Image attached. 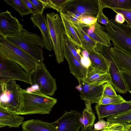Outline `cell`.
I'll use <instances>...</instances> for the list:
<instances>
[{
    "label": "cell",
    "instance_id": "cell-1",
    "mask_svg": "<svg viewBox=\"0 0 131 131\" xmlns=\"http://www.w3.org/2000/svg\"><path fill=\"white\" fill-rule=\"evenodd\" d=\"M19 93L20 104L16 112L19 115L49 114L57 101L39 91L29 92L20 87Z\"/></svg>",
    "mask_w": 131,
    "mask_h": 131
},
{
    "label": "cell",
    "instance_id": "cell-2",
    "mask_svg": "<svg viewBox=\"0 0 131 131\" xmlns=\"http://www.w3.org/2000/svg\"><path fill=\"white\" fill-rule=\"evenodd\" d=\"M5 38L37 63L43 62L44 46L42 39L36 34L24 29L19 33Z\"/></svg>",
    "mask_w": 131,
    "mask_h": 131
},
{
    "label": "cell",
    "instance_id": "cell-3",
    "mask_svg": "<svg viewBox=\"0 0 131 131\" xmlns=\"http://www.w3.org/2000/svg\"><path fill=\"white\" fill-rule=\"evenodd\" d=\"M0 58L16 63L29 74L36 69L37 63L28 55L1 36Z\"/></svg>",
    "mask_w": 131,
    "mask_h": 131
},
{
    "label": "cell",
    "instance_id": "cell-4",
    "mask_svg": "<svg viewBox=\"0 0 131 131\" xmlns=\"http://www.w3.org/2000/svg\"><path fill=\"white\" fill-rule=\"evenodd\" d=\"M46 20L50 34L57 62L59 64L64 60V36L65 30L61 17L58 13L52 12L46 14Z\"/></svg>",
    "mask_w": 131,
    "mask_h": 131
},
{
    "label": "cell",
    "instance_id": "cell-5",
    "mask_svg": "<svg viewBox=\"0 0 131 131\" xmlns=\"http://www.w3.org/2000/svg\"><path fill=\"white\" fill-rule=\"evenodd\" d=\"M108 21V25L103 27L114 47L131 56V28L127 25L118 23L112 19Z\"/></svg>",
    "mask_w": 131,
    "mask_h": 131
},
{
    "label": "cell",
    "instance_id": "cell-6",
    "mask_svg": "<svg viewBox=\"0 0 131 131\" xmlns=\"http://www.w3.org/2000/svg\"><path fill=\"white\" fill-rule=\"evenodd\" d=\"M29 75L31 85H38L40 91L46 95H54L57 89L56 79L52 76L43 62L37 63L36 69Z\"/></svg>",
    "mask_w": 131,
    "mask_h": 131
},
{
    "label": "cell",
    "instance_id": "cell-7",
    "mask_svg": "<svg viewBox=\"0 0 131 131\" xmlns=\"http://www.w3.org/2000/svg\"><path fill=\"white\" fill-rule=\"evenodd\" d=\"M102 10L99 0H68L62 6L60 13L79 14L97 18Z\"/></svg>",
    "mask_w": 131,
    "mask_h": 131
},
{
    "label": "cell",
    "instance_id": "cell-8",
    "mask_svg": "<svg viewBox=\"0 0 131 131\" xmlns=\"http://www.w3.org/2000/svg\"><path fill=\"white\" fill-rule=\"evenodd\" d=\"M10 80L21 81L31 84L29 74L13 61L0 58V82Z\"/></svg>",
    "mask_w": 131,
    "mask_h": 131
},
{
    "label": "cell",
    "instance_id": "cell-9",
    "mask_svg": "<svg viewBox=\"0 0 131 131\" xmlns=\"http://www.w3.org/2000/svg\"><path fill=\"white\" fill-rule=\"evenodd\" d=\"M0 106L16 111L20 104V86L15 80L0 82Z\"/></svg>",
    "mask_w": 131,
    "mask_h": 131
},
{
    "label": "cell",
    "instance_id": "cell-10",
    "mask_svg": "<svg viewBox=\"0 0 131 131\" xmlns=\"http://www.w3.org/2000/svg\"><path fill=\"white\" fill-rule=\"evenodd\" d=\"M101 46L100 53L110 62L108 73L111 78V83L116 91L120 93H126L127 92L126 85L120 70L112 56L110 49L102 44Z\"/></svg>",
    "mask_w": 131,
    "mask_h": 131
},
{
    "label": "cell",
    "instance_id": "cell-11",
    "mask_svg": "<svg viewBox=\"0 0 131 131\" xmlns=\"http://www.w3.org/2000/svg\"><path fill=\"white\" fill-rule=\"evenodd\" d=\"M82 115L78 111H67L54 122L58 131H79L83 125Z\"/></svg>",
    "mask_w": 131,
    "mask_h": 131
},
{
    "label": "cell",
    "instance_id": "cell-12",
    "mask_svg": "<svg viewBox=\"0 0 131 131\" xmlns=\"http://www.w3.org/2000/svg\"><path fill=\"white\" fill-rule=\"evenodd\" d=\"M23 25L7 10L0 13V35L5 38L21 32Z\"/></svg>",
    "mask_w": 131,
    "mask_h": 131
},
{
    "label": "cell",
    "instance_id": "cell-13",
    "mask_svg": "<svg viewBox=\"0 0 131 131\" xmlns=\"http://www.w3.org/2000/svg\"><path fill=\"white\" fill-rule=\"evenodd\" d=\"M78 81L79 85L77 89L80 92L81 100L89 101L91 104L98 103L102 96L104 84L97 85L89 83L83 80Z\"/></svg>",
    "mask_w": 131,
    "mask_h": 131
},
{
    "label": "cell",
    "instance_id": "cell-14",
    "mask_svg": "<svg viewBox=\"0 0 131 131\" xmlns=\"http://www.w3.org/2000/svg\"><path fill=\"white\" fill-rule=\"evenodd\" d=\"M63 50L64 57L69 64L70 73L79 81L85 78L88 68L81 63L72 54L64 39Z\"/></svg>",
    "mask_w": 131,
    "mask_h": 131
},
{
    "label": "cell",
    "instance_id": "cell-15",
    "mask_svg": "<svg viewBox=\"0 0 131 131\" xmlns=\"http://www.w3.org/2000/svg\"><path fill=\"white\" fill-rule=\"evenodd\" d=\"M95 109L99 119L131 110V100L119 104L102 105L97 104Z\"/></svg>",
    "mask_w": 131,
    "mask_h": 131
},
{
    "label": "cell",
    "instance_id": "cell-16",
    "mask_svg": "<svg viewBox=\"0 0 131 131\" xmlns=\"http://www.w3.org/2000/svg\"><path fill=\"white\" fill-rule=\"evenodd\" d=\"M79 24L84 31L97 42L108 47L112 46L110 38L105 30L103 26L97 21L94 24L91 25Z\"/></svg>",
    "mask_w": 131,
    "mask_h": 131
},
{
    "label": "cell",
    "instance_id": "cell-17",
    "mask_svg": "<svg viewBox=\"0 0 131 131\" xmlns=\"http://www.w3.org/2000/svg\"><path fill=\"white\" fill-rule=\"evenodd\" d=\"M30 19L34 27H38L40 31L44 47L50 51L53 50L46 17L44 14H39L35 15H31Z\"/></svg>",
    "mask_w": 131,
    "mask_h": 131
},
{
    "label": "cell",
    "instance_id": "cell-18",
    "mask_svg": "<svg viewBox=\"0 0 131 131\" xmlns=\"http://www.w3.org/2000/svg\"><path fill=\"white\" fill-rule=\"evenodd\" d=\"M24 117L16 111L0 106V127L18 128L24 122Z\"/></svg>",
    "mask_w": 131,
    "mask_h": 131
},
{
    "label": "cell",
    "instance_id": "cell-19",
    "mask_svg": "<svg viewBox=\"0 0 131 131\" xmlns=\"http://www.w3.org/2000/svg\"><path fill=\"white\" fill-rule=\"evenodd\" d=\"M68 19L76 31L81 42L82 45V48L87 51L95 50L96 51L100 53L101 44L93 39L84 31L79 24L71 21Z\"/></svg>",
    "mask_w": 131,
    "mask_h": 131
},
{
    "label": "cell",
    "instance_id": "cell-20",
    "mask_svg": "<svg viewBox=\"0 0 131 131\" xmlns=\"http://www.w3.org/2000/svg\"><path fill=\"white\" fill-rule=\"evenodd\" d=\"M85 82L97 85H100L107 82L111 83L110 74L93 67L90 64L88 68L87 72L83 79Z\"/></svg>",
    "mask_w": 131,
    "mask_h": 131
},
{
    "label": "cell",
    "instance_id": "cell-21",
    "mask_svg": "<svg viewBox=\"0 0 131 131\" xmlns=\"http://www.w3.org/2000/svg\"><path fill=\"white\" fill-rule=\"evenodd\" d=\"M110 50L112 56L120 70L131 74V56L117 48L112 47Z\"/></svg>",
    "mask_w": 131,
    "mask_h": 131
},
{
    "label": "cell",
    "instance_id": "cell-22",
    "mask_svg": "<svg viewBox=\"0 0 131 131\" xmlns=\"http://www.w3.org/2000/svg\"><path fill=\"white\" fill-rule=\"evenodd\" d=\"M23 129L30 131H58L54 122L50 123L32 119L24 122Z\"/></svg>",
    "mask_w": 131,
    "mask_h": 131
},
{
    "label": "cell",
    "instance_id": "cell-23",
    "mask_svg": "<svg viewBox=\"0 0 131 131\" xmlns=\"http://www.w3.org/2000/svg\"><path fill=\"white\" fill-rule=\"evenodd\" d=\"M87 51L91 65L94 68L108 73L110 65V61L95 50Z\"/></svg>",
    "mask_w": 131,
    "mask_h": 131
},
{
    "label": "cell",
    "instance_id": "cell-24",
    "mask_svg": "<svg viewBox=\"0 0 131 131\" xmlns=\"http://www.w3.org/2000/svg\"><path fill=\"white\" fill-rule=\"evenodd\" d=\"M60 14L65 28V35L72 42L82 48V45L81 42L69 20L63 14L61 13Z\"/></svg>",
    "mask_w": 131,
    "mask_h": 131
},
{
    "label": "cell",
    "instance_id": "cell-25",
    "mask_svg": "<svg viewBox=\"0 0 131 131\" xmlns=\"http://www.w3.org/2000/svg\"><path fill=\"white\" fill-rule=\"evenodd\" d=\"M102 8L131 10V0H99Z\"/></svg>",
    "mask_w": 131,
    "mask_h": 131
},
{
    "label": "cell",
    "instance_id": "cell-26",
    "mask_svg": "<svg viewBox=\"0 0 131 131\" xmlns=\"http://www.w3.org/2000/svg\"><path fill=\"white\" fill-rule=\"evenodd\" d=\"M109 124L117 123L124 127L131 125V110L107 117Z\"/></svg>",
    "mask_w": 131,
    "mask_h": 131
},
{
    "label": "cell",
    "instance_id": "cell-27",
    "mask_svg": "<svg viewBox=\"0 0 131 131\" xmlns=\"http://www.w3.org/2000/svg\"><path fill=\"white\" fill-rule=\"evenodd\" d=\"M12 7L22 17L31 14L23 0H4Z\"/></svg>",
    "mask_w": 131,
    "mask_h": 131
},
{
    "label": "cell",
    "instance_id": "cell-28",
    "mask_svg": "<svg viewBox=\"0 0 131 131\" xmlns=\"http://www.w3.org/2000/svg\"><path fill=\"white\" fill-rule=\"evenodd\" d=\"M64 39L70 51L78 61L82 64V60L83 57L81 54V50L80 47L76 45L71 41L64 35Z\"/></svg>",
    "mask_w": 131,
    "mask_h": 131
},
{
    "label": "cell",
    "instance_id": "cell-29",
    "mask_svg": "<svg viewBox=\"0 0 131 131\" xmlns=\"http://www.w3.org/2000/svg\"><path fill=\"white\" fill-rule=\"evenodd\" d=\"M68 0H40L46 8H51L59 12H61L63 4Z\"/></svg>",
    "mask_w": 131,
    "mask_h": 131
},
{
    "label": "cell",
    "instance_id": "cell-30",
    "mask_svg": "<svg viewBox=\"0 0 131 131\" xmlns=\"http://www.w3.org/2000/svg\"><path fill=\"white\" fill-rule=\"evenodd\" d=\"M83 125L85 128L93 126L96 119L94 114L92 111L89 110L86 108L82 112Z\"/></svg>",
    "mask_w": 131,
    "mask_h": 131
},
{
    "label": "cell",
    "instance_id": "cell-31",
    "mask_svg": "<svg viewBox=\"0 0 131 131\" xmlns=\"http://www.w3.org/2000/svg\"><path fill=\"white\" fill-rule=\"evenodd\" d=\"M123 97L120 95L113 97H102L99 102V104L107 105L122 103L126 102Z\"/></svg>",
    "mask_w": 131,
    "mask_h": 131
},
{
    "label": "cell",
    "instance_id": "cell-32",
    "mask_svg": "<svg viewBox=\"0 0 131 131\" xmlns=\"http://www.w3.org/2000/svg\"><path fill=\"white\" fill-rule=\"evenodd\" d=\"M117 95L115 90L110 82L104 84L102 97H113Z\"/></svg>",
    "mask_w": 131,
    "mask_h": 131
},
{
    "label": "cell",
    "instance_id": "cell-33",
    "mask_svg": "<svg viewBox=\"0 0 131 131\" xmlns=\"http://www.w3.org/2000/svg\"><path fill=\"white\" fill-rule=\"evenodd\" d=\"M112 9L117 13H122L124 16L125 21L127 22V25L131 28V10H126L118 9Z\"/></svg>",
    "mask_w": 131,
    "mask_h": 131
},
{
    "label": "cell",
    "instance_id": "cell-34",
    "mask_svg": "<svg viewBox=\"0 0 131 131\" xmlns=\"http://www.w3.org/2000/svg\"><path fill=\"white\" fill-rule=\"evenodd\" d=\"M127 91L131 94V74L120 71Z\"/></svg>",
    "mask_w": 131,
    "mask_h": 131
},
{
    "label": "cell",
    "instance_id": "cell-35",
    "mask_svg": "<svg viewBox=\"0 0 131 131\" xmlns=\"http://www.w3.org/2000/svg\"><path fill=\"white\" fill-rule=\"evenodd\" d=\"M97 21L96 18L87 15H82L80 20V24L91 25L94 24Z\"/></svg>",
    "mask_w": 131,
    "mask_h": 131
},
{
    "label": "cell",
    "instance_id": "cell-36",
    "mask_svg": "<svg viewBox=\"0 0 131 131\" xmlns=\"http://www.w3.org/2000/svg\"><path fill=\"white\" fill-rule=\"evenodd\" d=\"M124 126L121 124L114 123L108 124L100 131H124Z\"/></svg>",
    "mask_w": 131,
    "mask_h": 131
},
{
    "label": "cell",
    "instance_id": "cell-37",
    "mask_svg": "<svg viewBox=\"0 0 131 131\" xmlns=\"http://www.w3.org/2000/svg\"><path fill=\"white\" fill-rule=\"evenodd\" d=\"M108 124L109 123L103 119H99L98 122L93 125L94 128L93 131L101 130L106 127Z\"/></svg>",
    "mask_w": 131,
    "mask_h": 131
},
{
    "label": "cell",
    "instance_id": "cell-38",
    "mask_svg": "<svg viewBox=\"0 0 131 131\" xmlns=\"http://www.w3.org/2000/svg\"><path fill=\"white\" fill-rule=\"evenodd\" d=\"M35 6L39 14H42L45 8L43 3L40 0H29Z\"/></svg>",
    "mask_w": 131,
    "mask_h": 131
},
{
    "label": "cell",
    "instance_id": "cell-39",
    "mask_svg": "<svg viewBox=\"0 0 131 131\" xmlns=\"http://www.w3.org/2000/svg\"><path fill=\"white\" fill-rule=\"evenodd\" d=\"M98 23H101L104 25L107 26L108 24L109 19L103 12V10H101L99 13L97 18Z\"/></svg>",
    "mask_w": 131,
    "mask_h": 131
},
{
    "label": "cell",
    "instance_id": "cell-40",
    "mask_svg": "<svg viewBox=\"0 0 131 131\" xmlns=\"http://www.w3.org/2000/svg\"><path fill=\"white\" fill-rule=\"evenodd\" d=\"M23 1L32 15H35L39 14L35 6L29 0H23Z\"/></svg>",
    "mask_w": 131,
    "mask_h": 131
},
{
    "label": "cell",
    "instance_id": "cell-41",
    "mask_svg": "<svg viewBox=\"0 0 131 131\" xmlns=\"http://www.w3.org/2000/svg\"><path fill=\"white\" fill-rule=\"evenodd\" d=\"M114 20L117 23L123 24L125 20L124 15L121 13H117L116 15Z\"/></svg>",
    "mask_w": 131,
    "mask_h": 131
},
{
    "label": "cell",
    "instance_id": "cell-42",
    "mask_svg": "<svg viewBox=\"0 0 131 131\" xmlns=\"http://www.w3.org/2000/svg\"><path fill=\"white\" fill-rule=\"evenodd\" d=\"M81 131H93V126H90L85 128L83 125L81 127Z\"/></svg>",
    "mask_w": 131,
    "mask_h": 131
},
{
    "label": "cell",
    "instance_id": "cell-43",
    "mask_svg": "<svg viewBox=\"0 0 131 131\" xmlns=\"http://www.w3.org/2000/svg\"><path fill=\"white\" fill-rule=\"evenodd\" d=\"M124 127L126 128L128 131H131V125L126 126Z\"/></svg>",
    "mask_w": 131,
    "mask_h": 131
},
{
    "label": "cell",
    "instance_id": "cell-44",
    "mask_svg": "<svg viewBox=\"0 0 131 131\" xmlns=\"http://www.w3.org/2000/svg\"><path fill=\"white\" fill-rule=\"evenodd\" d=\"M22 131H30L25 129H23V130Z\"/></svg>",
    "mask_w": 131,
    "mask_h": 131
},
{
    "label": "cell",
    "instance_id": "cell-45",
    "mask_svg": "<svg viewBox=\"0 0 131 131\" xmlns=\"http://www.w3.org/2000/svg\"><path fill=\"white\" fill-rule=\"evenodd\" d=\"M124 131H128V130L125 127V130Z\"/></svg>",
    "mask_w": 131,
    "mask_h": 131
}]
</instances>
